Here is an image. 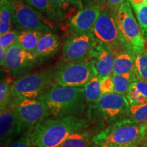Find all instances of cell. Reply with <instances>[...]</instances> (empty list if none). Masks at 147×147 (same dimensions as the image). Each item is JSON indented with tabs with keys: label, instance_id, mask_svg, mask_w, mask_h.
Masks as SVG:
<instances>
[{
	"label": "cell",
	"instance_id": "1",
	"mask_svg": "<svg viewBox=\"0 0 147 147\" xmlns=\"http://www.w3.org/2000/svg\"><path fill=\"white\" fill-rule=\"evenodd\" d=\"M89 119L75 115L49 117L40 121L27 134L34 147H58L71 134L87 129Z\"/></svg>",
	"mask_w": 147,
	"mask_h": 147
},
{
	"label": "cell",
	"instance_id": "2",
	"mask_svg": "<svg viewBox=\"0 0 147 147\" xmlns=\"http://www.w3.org/2000/svg\"><path fill=\"white\" fill-rule=\"evenodd\" d=\"M147 134V123H138L125 118L109 125L92 137L91 147L138 145Z\"/></svg>",
	"mask_w": 147,
	"mask_h": 147
},
{
	"label": "cell",
	"instance_id": "3",
	"mask_svg": "<svg viewBox=\"0 0 147 147\" xmlns=\"http://www.w3.org/2000/svg\"><path fill=\"white\" fill-rule=\"evenodd\" d=\"M38 99L47 104L51 115L54 117L67 115L82 117L85 111L84 87H63L55 84Z\"/></svg>",
	"mask_w": 147,
	"mask_h": 147
},
{
	"label": "cell",
	"instance_id": "4",
	"mask_svg": "<svg viewBox=\"0 0 147 147\" xmlns=\"http://www.w3.org/2000/svg\"><path fill=\"white\" fill-rule=\"evenodd\" d=\"M55 84L53 69L29 73L16 78L11 84L12 98L38 99Z\"/></svg>",
	"mask_w": 147,
	"mask_h": 147
},
{
	"label": "cell",
	"instance_id": "5",
	"mask_svg": "<svg viewBox=\"0 0 147 147\" xmlns=\"http://www.w3.org/2000/svg\"><path fill=\"white\" fill-rule=\"evenodd\" d=\"M89 119H95L104 124H113L129 116L130 104L126 95L115 93L102 95L100 100L89 104Z\"/></svg>",
	"mask_w": 147,
	"mask_h": 147
},
{
	"label": "cell",
	"instance_id": "6",
	"mask_svg": "<svg viewBox=\"0 0 147 147\" xmlns=\"http://www.w3.org/2000/svg\"><path fill=\"white\" fill-rule=\"evenodd\" d=\"M131 6L129 0H125L121 5L117 14V21L125 45L136 56L144 53L146 47L145 40Z\"/></svg>",
	"mask_w": 147,
	"mask_h": 147
},
{
	"label": "cell",
	"instance_id": "7",
	"mask_svg": "<svg viewBox=\"0 0 147 147\" xmlns=\"http://www.w3.org/2000/svg\"><path fill=\"white\" fill-rule=\"evenodd\" d=\"M95 74L92 60L79 63L60 61L53 69L55 84L63 87H84Z\"/></svg>",
	"mask_w": 147,
	"mask_h": 147
},
{
	"label": "cell",
	"instance_id": "8",
	"mask_svg": "<svg viewBox=\"0 0 147 147\" xmlns=\"http://www.w3.org/2000/svg\"><path fill=\"white\" fill-rule=\"evenodd\" d=\"M12 24L18 31L35 30L53 32L55 27L51 20L24 0H12Z\"/></svg>",
	"mask_w": 147,
	"mask_h": 147
},
{
	"label": "cell",
	"instance_id": "9",
	"mask_svg": "<svg viewBox=\"0 0 147 147\" xmlns=\"http://www.w3.org/2000/svg\"><path fill=\"white\" fill-rule=\"evenodd\" d=\"M92 34L97 43L109 46L115 55L123 49H127L119 32L117 14L113 13L105 4L102 6Z\"/></svg>",
	"mask_w": 147,
	"mask_h": 147
},
{
	"label": "cell",
	"instance_id": "10",
	"mask_svg": "<svg viewBox=\"0 0 147 147\" xmlns=\"http://www.w3.org/2000/svg\"><path fill=\"white\" fill-rule=\"evenodd\" d=\"M23 125V133L28 134L40 121L51 117L47 104L39 99L12 98L10 104Z\"/></svg>",
	"mask_w": 147,
	"mask_h": 147
},
{
	"label": "cell",
	"instance_id": "11",
	"mask_svg": "<svg viewBox=\"0 0 147 147\" xmlns=\"http://www.w3.org/2000/svg\"><path fill=\"white\" fill-rule=\"evenodd\" d=\"M97 45V42L93 34L70 33L63 45L61 61L79 63L91 61Z\"/></svg>",
	"mask_w": 147,
	"mask_h": 147
},
{
	"label": "cell",
	"instance_id": "12",
	"mask_svg": "<svg viewBox=\"0 0 147 147\" xmlns=\"http://www.w3.org/2000/svg\"><path fill=\"white\" fill-rule=\"evenodd\" d=\"M103 5L90 1L82 10H78L67 21V26L71 34H92L93 27L100 16Z\"/></svg>",
	"mask_w": 147,
	"mask_h": 147
},
{
	"label": "cell",
	"instance_id": "13",
	"mask_svg": "<svg viewBox=\"0 0 147 147\" xmlns=\"http://www.w3.org/2000/svg\"><path fill=\"white\" fill-rule=\"evenodd\" d=\"M38 61L36 55L15 44L7 50L3 67L13 76H20L32 69Z\"/></svg>",
	"mask_w": 147,
	"mask_h": 147
},
{
	"label": "cell",
	"instance_id": "14",
	"mask_svg": "<svg viewBox=\"0 0 147 147\" xmlns=\"http://www.w3.org/2000/svg\"><path fill=\"white\" fill-rule=\"evenodd\" d=\"M23 133L19 117L10 106L0 110V139L1 146L8 144L18 135Z\"/></svg>",
	"mask_w": 147,
	"mask_h": 147
},
{
	"label": "cell",
	"instance_id": "15",
	"mask_svg": "<svg viewBox=\"0 0 147 147\" xmlns=\"http://www.w3.org/2000/svg\"><path fill=\"white\" fill-rule=\"evenodd\" d=\"M115 59V53L109 46L97 43L92 55L91 60L97 74L101 78L113 75Z\"/></svg>",
	"mask_w": 147,
	"mask_h": 147
},
{
	"label": "cell",
	"instance_id": "16",
	"mask_svg": "<svg viewBox=\"0 0 147 147\" xmlns=\"http://www.w3.org/2000/svg\"><path fill=\"white\" fill-rule=\"evenodd\" d=\"M61 47V40L53 32L45 33L40 38L35 55L41 61L52 57L58 53Z\"/></svg>",
	"mask_w": 147,
	"mask_h": 147
},
{
	"label": "cell",
	"instance_id": "17",
	"mask_svg": "<svg viewBox=\"0 0 147 147\" xmlns=\"http://www.w3.org/2000/svg\"><path fill=\"white\" fill-rule=\"evenodd\" d=\"M136 55L128 49H124L115 55L113 74H135ZM136 75V74H135Z\"/></svg>",
	"mask_w": 147,
	"mask_h": 147
},
{
	"label": "cell",
	"instance_id": "18",
	"mask_svg": "<svg viewBox=\"0 0 147 147\" xmlns=\"http://www.w3.org/2000/svg\"><path fill=\"white\" fill-rule=\"evenodd\" d=\"M44 34L40 31H20L16 44L25 50L35 54L39 40Z\"/></svg>",
	"mask_w": 147,
	"mask_h": 147
},
{
	"label": "cell",
	"instance_id": "19",
	"mask_svg": "<svg viewBox=\"0 0 147 147\" xmlns=\"http://www.w3.org/2000/svg\"><path fill=\"white\" fill-rule=\"evenodd\" d=\"M127 98L130 105H140L147 102V82L137 80L130 84Z\"/></svg>",
	"mask_w": 147,
	"mask_h": 147
},
{
	"label": "cell",
	"instance_id": "20",
	"mask_svg": "<svg viewBox=\"0 0 147 147\" xmlns=\"http://www.w3.org/2000/svg\"><path fill=\"white\" fill-rule=\"evenodd\" d=\"M27 3L39 10L51 21H61L65 18V15L60 13L53 8L50 0H24Z\"/></svg>",
	"mask_w": 147,
	"mask_h": 147
},
{
	"label": "cell",
	"instance_id": "21",
	"mask_svg": "<svg viewBox=\"0 0 147 147\" xmlns=\"http://www.w3.org/2000/svg\"><path fill=\"white\" fill-rule=\"evenodd\" d=\"M91 134L83 129L71 134L58 147H91Z\"/></svg>",
	"mask_w": 147,
	"mask_h": 147
},
{
	"label": "cell",
	"instance_id": "22",
	"mask_svg": "<svg viewBox=\"0 0 147 147\" xmlns=\"http://www.w3.org/2000/svg\"><path fill=\"white\" fill-rule=\"evenodd\" d=\"M12 0H0V34L11 29L12 23Z\"/></svg>",
	"mask_w": 147,
	"mask_h": 147
},
{
	"label": "cell",
	"instance_id": "23",
	"mask_svg": "<svg viewBox=\"0 0 147 147\" xmlns=\"http://www.w3.org/2000/svg\"><path fill=\"white\" fill-rule=\"evenodd\" d=\"M100 80L101 77L97 74H95L84 87V95L87 104H94L102 97Z\"/></svg>",
	"mask_w": 147,
	"mask_h": 147
},
{
	"label": "cell",
	"instance_id": "24",
	"mask_svg": "<svg viewBox=\"0 0 147 147\" xmlns=\"http://www.w3.org/2000/svg\"><path fill=\"white\" fill-rule=\"evenodd\" d=\"M134 72L138 80L147 82V51L136 56Z\"/></svg>",
	"mask_w": 147,
	"mask_h": 147
},
{
	"label": "cell",
	"instance_id": "25",
	"mask_svg": "<svg viewBox=\"0 0 147 147\" xmlns=\"http://www.w3.org/2000/svg\"><path fill=\"white\" fill-rule=\"evenodd\" d=\"M55 10L65 15V11L71 8H77L78 10L84 8L82 0H50Z\"/></svg>",
	"mask_w": 147,
	"mask_h": 147
},
{
	"label": "cell",
	"instance_id": "26",
	"mask_svg": "<svg viewBox=\"0 0 147 147\" xmlns=\"http://www.w3.org/2000/svg\"><path fill=\"white\" fill-rule=\"evenodd\" d=\"M129 117L138 123H147V102L140 105L130 106Z\"/></svg>",
	"mask_w": 147,
	"mask_h": 147
},
{
	"label": "cell",
	"instance_id": "27",
	"mask_svg": "<svg viewBox=\"0 0 147 147\" xmlns=\"http://www.w3.org/2000/svg\"><path fill=\"white\" fill-rule=\"evenodd\" d=\"M112 78L114 83V93L123 95H127L130 84L132 83L131 80L123 75L119 74H113Z\"/></svg>",
	"mask_w": 147,
	"mask_h": 147
},
{
	"label": "cell",
	"instance_id": "28",
	"mask_svg": "<svg viewBox=\"0 0 147 147\" xmlns=\"http://www.w3.org/2000/svg\"><path fill=\"white\" fill-rule=\"evenodd\" d=\"M12 101L11 84L5 80H1L0 82V109L9 107Z\"/></svg>",
	"mask_w": 147,
	"mask_h": 147
},
{
	"label": "cell",
	"instance_id": "29",
	"mask_svg": "<svg viewBox=\"0 0 147 147\" xmlns=\"http://www.w3.org/2000/svg\"><path fill=\"white\" fill-rule=\"evenodd\" d=\"M136 16L138 23L142 32L143 38L147 42V4L144 3L140 6L133 8Z\"/></svg>",
	"mask_w": 147,
	"mask_h": 147
},
{
	"label": "cell",
	"instance_id": "30",
	"mask_svg": "<svg viewBox=\"0 0 147 147\" xmlns=\"http://www.w3.org/2000/svg\"><path fill=\"white\" fill-rule=\"evenodd\" d=\"M20 31L18 29H10L0 36V47L8 49L12 45H15L17 42Z\"/></svg>",
	"mask_w": 147,
	"mask_h": 147
},
{
	"label": "cell",
	"instance_id": "31",
	"mask_svg": "<svg viewBox=\"0 0 147 147\" xmlns=\"http://www.w3.org/2000/svg\"><path fill=\"white\" fill-rule=\"evenodd\" d=\"M100 88L102 95L114 93V83L112 76H104L101 78Z\"/></svg>",
	"mask_w": 147,
	"mask_h": 147
},
{
	"label": "cell",
	"instance_id": "32",
	"mask_svg": "<svg viewBox=\"0 0 147 147\" xmlns=\"http://www.w3.org/2000/svg\"><path fill=\"white\" fill-rule=\"evenodd\" d=\"M1 147H34L28 136L20 137Z\"/></svg>",
	"mask_w": 147,
	"mask_h": 147
},
{
	"label": "cell",
	"instance_id": "33",
	"mask_svg": "<svg viewBox=\"0 0 147 147\" xmlns=\"http://www.w3.org/2000/svg\"><path fill=\"white\" fill-rule=\"evenodd\" d=\"M125 0H106V6L115 14H117L121 5Z\"/></svg>",
	"mask_w": 147,
	"mask_h": 147
},
{
	"label": "cell",
	"instance_id": "34",
	"mask_svg": "<svg viewBox=\"0 0 147 147\" xmlns=\"http://www.w3.org/2000/svg\"><path fill=\"white\" fill-rule=\"evenodd\" d=\"M6 49H4L3 47H0V64H1L2 67H3V65H4L5 58H6Z\"/></svg>",
	"mask_w": 147,
	"mask_h": 147
},
{
	"label": "cell",
	"instance_id": "35",
	"mask_svg": "<svg viewBox=\"0 0 147 147\" xmlns=\"http://www.w3.org/2000/svg\"><path fill=\"white\" fill-rule=\"evenodd\" d=\"M90 1H97V2L100 3V4H102V5H104L106 3V0H90Z\"/></svg>",
	"mask_w": 147,
	"mask_h": 147
},
{
	"label": "cell",
	"instance_id": "36",
	"mask_svg": "<svg viewBox=\"0 0 147 147\" xmlns=\"http://www.w3.org/2000/svg\"><path fill=\"white\" fill-rule=\"evenodd\" d=\"M117 147H138V145H131V146H121Z\"/></svg>",
	"mask_w": 147,
	"mask_h": 147
},
{
	"label": "cell",
	"instance_id": "37",
	"mask_svg": "<svg viewBox=\"0 0 147 147\" xmlns=\"http://www.w3.org/2000/svg\"><path fill=\"white\" fill-rule=\"evenodd\" d=\"M144 1H145V3H146L147 4V0H144Z\"/></svg>",
	"mask_w": 147,
	"mask_h": 147
}]
</instances>
